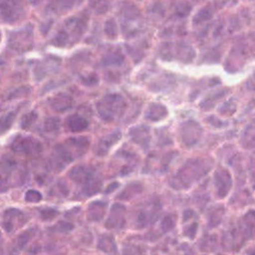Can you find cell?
Returning a JSON list of instances; mask_svg holds the SVG:
<instances>
[{"label":"cell","mask_w":255,"mask_h":255,"mask_svg":"<svg viewBox=\"0 0 255 255\" xmlns=\"http://www.w3.org/2000/svg\"><path fill=\"white\" fill-rule=\"evenodd\" d=\"M97 109L101 118L110 122L124 113L126 109V102L120 95H107L98 103Z\"/></svg>","instance_id":"obj_2"},{"label":"cell","mask_w":255,"mask_h":255,"mask_svg":"<svg viewBox=\"0 0 255 255\" xmlns=\"http://www.w3.org/2000/svg\"><path fill=\"white\" fill-rule=\"evenodd\" d=\"M19 0H1V14L4 21H15L22 14Z\"/></svg>","instance_id":"obj_6"},{"label":"cell","mask_w":255,"mask_h":255,"mask_svg":"<svg viewBox=\"0 0 255 255\" xmlns=\"http://www.w3.org/2000/svg\"><path fill=\"white\" fill-rule=\"evenodd\" d=\"M60 127V120L58 118H49L45 121L44 128L46 131H54L58 130Z\"/></svg>","instance_id":"obj_21"},{"label":"cell","mask_w":255,"mask_h":255,"mask_svg":"<svg viewBox=\"0 0 255 255\" xmlns=\"http://www.w3.org/2000/svg\"><path fill=\"white\" fill-rule=\"evenodd\" d=\"M210 12L207 9H202L201 11H199L196 15V17L194 18V22H201L204 21L206 19H208L210 17Z\"/></svg>","instance_id":"obj_26"},{"label":"cell","mask_w":255,"mask_h":255,"mask_svg":"<svg viewBox=\"0 0 255 255\" xmlns=\"http://www.w3.org/2000/svg\"><path fill=\"white\" fill-rule=\"evenodd\" d=\"M250 255H255V248L251 251V253H250Z\"/></svg>","instance_id":"obj_31"},{"label":"cell","mask_w":255,"mask_h":255,"mask_svg":"<svg viewBox=\"0 0 255 255\" xmlns=\"http://www.w3.org/2000/svg\"><path fill=\"white\" fill-rule=\"evenodd\" d=\"M37 119V113L35 112H30L28 114H26L21 121V127L22 128H28L31 125H33V123L36 121Z\"/></svg>","instance_id":"obj_20"},{"label":"cell","mask_w":255,"mask_h":255,"mask_svg":"<svg viewBox=\"0 0 255 255\" xmlns=\"http://www.w3.org/2000/svg\"><path fill=\"white\" fill-rule=\"evenodd\" d=\"M174 222H173V219L170 217V216H165L161 222V227L164 231H168L172 228Z\"/></svg>","instance_id":"obj_27"},{"label":"cell","mask_w":255,"mask_h":255,"mask_svg":"<svg viewBox=\"0 0 255 255\" xmlns=\"http://www.w3.org/2000/svg\"><path fill=\"white\" fill-rule=\"evenodd\" d=\"M249 172H250V177L254 182L255 185V151L253 152L252 156L250 157L249 161Z\"/></svg>","instance_id":"obj_28"},{"label":"cell","mask_w":255,"mask_h":255,"mask_svg":"<svg viewBox=\"0 0 255 255\" xmlns=\"http://www.w3.org/2000/svg\"><path fill=\"white\" fill-rule=\"evenodd\" d=\"M241 142L245 148H255V121L250 123L244 129Z\"/></svg>","instance_id":"obj_13"},{"label":"cell","mask_w":255,"mask_h":255,"mask_svg":"<svg viewBox=\"0 0 255 255\" xmlns=\"http://www.w3.org/2000/svg\"><path fill=\"white\" fill-rule=\"evenodd\" d=\"M13 121H14V114H13V113H10V114H8L5 118H3L1 130L4 131L6 128H9L11 127Z\"/></svg>","instance_id":"obj_25"},{"label":"cell","mask_w":255,"mask_h":255,"mask_svg":"<svg viewBox=\"0 0 255 255\" xmlns=\"http://www.w3.org/2000/svg\"><path fill=\"white\" fill-rule=\"evenodd\" d=\"M255 234V210L247 211L240 222L237 225V228H234L230 231L231 241L235 244L239 242L240 246L242 243L250 238H252Z\"/></svg>","instance_id":"obj_3"},{"label":"cell","mask_w":255,"mask_h":255,"mask_svg":"<svg viewBox=\"0 0 255 255\" xmlns=\"http://www.w3.org/2000/svg\"><path fill=\"white\" fill-rule=\"evenodd\" d=\"M42 199V194L37 191V190H34V189H31V190H28L25 194V200L27 202H39L40 200Z\"/></svg>","instance_id":"obj_22"},{"label":"cell","mask_w":255,"mask_h":255,"mask_svg":"<svg viewBox=\"0 0 255 255\" xmlns=\"http://www.w3.org/2000/svg\"><path fill=\"white\" fill-rule=\"evenodd\" d=\"M68 141L71 143V145H73V147L76 148L79 154H83L89 145V140L87 137H78V138L72 137V138H69Z\"/></svg>","instance_id":"obj_18"},{"label":"cell","mask_w":255,"mask_h":255,"mask_svg":"<svg viewBox=\"0 0 255 255\" xmlns=\"http://www.w3.org/2000/svg\"><path fill=\"white\" fill-rule=\"evenodd\" d=\"M49 104L56 112H65L72 108L73 99L67 94L60 93L51 98Z\"/></svg>","instance_id":"obj_9"},{"label":"cell","mask_w":255,"mask_h":255,"mask_svg":"<svg viewBox=\"0 0 255 255\" xmlns=\"http://www.w3.org/2000/svg\"><path fill=\"white\" fill-rule=\"evenodd\" d=\"M99 248H101L105 252H109V253H113V254L117 253L116 252L117 246L115 244L114 238L111 236H107V235L102 236L99 241Z\"/></svg>","instance_id":"obj_17"},{"label":"cell","mask_w":255,"mask_h":255,"mask_svg":"<svg viewBox=\"0 0 255 255\" xmlns=\"http://www.w3.org/2000/svg\"><path fill=\"white\" fill-rule=\"evenodd\" d=\"M106 203L105 202H92V204L89 206L88 210V217L90 220H96L99 221L103 218L105 214L106 209Z\"/></svg>","instance_id":"obj_14"},{"label":"cell","mask_w":255,"mask_h":255,"mask_svg":"<svg viewBox=\"0 0 255 255\" xmlns=\"http://www.w3.org/2000/svg\"><path fill=\"white\" fill-rule=\"evenodd\" d=\"M214 184L216 187V192L219 197H224L229 192L232 186V178L228 170L220 169L214 174Z\"/></svg>","instance_id":"obj_7"},{"label":"cell","mask_w":255,"mask_h":255,"mask_svg":"<svg viewBox=\"0 0 255 255\" xmlns=\"http://www.w3.org/2000/svg\"><path fill=\"white\" fill-rule=\"evenodd\" d=\"M85 22L80 18H71L64 23L63 28L59 31L54 39L57 46H70L76 43L85 30Z\"/></svg>","instance_id":"obj_1"},{"label":"cell","mask_w":255,"mask_h":255,"mask_svg":"<svg viewBox=\"0 0 255 255\" xmlns=\"http://www.w3.org/2000/svg\"><path fill=\"white\" fill-rule=\"evenodd\" d=\"M105 32L110 38H116L118 35V28L114 20H108L105 25Z\"/></svg>","instance_id":"obj_19"},{"label":"cell","mask_w":255,"mask_h":255,"mask_svg":"<svg viewBox=\"0 0 255 255\" xmlns=\"http://www.w3.org/2000/svg\"><path fill=\"white\" fill-rule=\"evenodd\" d=\"M40 214L44 220H48V219L50 220V219L54 218L56 215H58V211L55 209H52V208H45L40 211Z\"/></svg>","instance_id":"obj_24"},{"label":"cell","mask_w":255,"mask_h":255,"mask_svg":"<svg viewBox=\"0 0 255 255\" xmlns=\"http://www.w3.org/2000/svg\"><path fill=\"white\" fill-rule=\"evenodd\" d=\"M29 238H30V236L28 235V232L27 233H23V234H21L19 237H18V239H17V246H18V248H23L24 247V245L28 242V240H29Z\"/></svg>","instance_id":"obj_29"},{"label":"cell","mask_w":255,"mask_h":255,"mask_svg":"<svg viewBox=\"0 0 255 255\" xmlns=\"http://www.w3.org/2000/svg\"><path fill=\"white\" fill-rule=\"evenodd\" d=\"M78 2L79 0H51L49 8L53 11H65L74 7Z\"/></svg>","instance_id":"obj_16"},{"label":"cell","mask_w":255,"mask_h":255,"mask_svg":"<svg viewBox=\"0 0 255 255\" xmlns=\"http://www.w3.org/2000/svg\"><path fill=\"white\" fill-rule=\"evenodd\" d=\"M166 109L161 105H151L147 111L146 118L152 121H158L165 117L166 115Z\"/></svg>","instance_id":"obj_15"},{"label":"cell","mask_w":255,"mask_h":255,"mask_svg":"<svg viewBox=\"0 0 255 255\" xmlns=\"http://www.w3.org/2000/svg\"><path fill=\"white\" fill-rule=\"evenodd\" d=\"M94 172H95L94 168H92L90 166L77 165L70 170L69 175L71 176V178L74 181H76L78 183H83L84 185H86L87 183H89L90 181L95 179Z\"/></svg>","instance_id":"obj_8"},{"label":"cell","mask_w":255,"mask_h":255,"mask_svg":"<svg viewBox=\"0 0 255 255\" xmlns=\"http://www.w3.org/2000/svg\"><path fill=\"white\" fill-rule=\"evenodd\" d=\"M10 148L17 153H23L27 155L39 154L43 149L42 143L31 136L15 137L10 144Z\"/></svg>","instance_id":"obj_4"},{"label":"cell","mask_w":255,"mask_h":255,"mask_svg":"<svg viewBox=\"0 0 255 255\" xmlns=\"http://www.w3.org/2000/svg\"><path fill=\"white\" fill-rule=\"evenodd\" d=\"M120 137H121V132H120V131H116V132L110 133V134H108L107 136L103 137V138L99 141V143H98V145H97V148H96V150H95V152L97 153V155H99V156L105 155V154L109 151L110 147H111L113 144H115V143L119 140Z\"/></svg>","instance_id":"obj_11"},{"label":"cell","mask_w":255,"mask_h":255,"mask_svg":"<svg viewBox=\"0 0 255 255\" xmlns=\"http://www.w3.org/2000/svg\"><path fill=\"white\" fill-rule=\"evenodd\" d=\"M30 1H31V2H33L34 4H36L37 2H39V1H41V0H30Z\"/></svg>","instance_id":"obj_30"},{"label":"cell","mask_w":255,"mask_h":255,"mask_svg":"<svg viewBox=\"0 0 255 255\" xmlns=\"http://www.w3.org/2000/svg\"><path fill=\"white\" fill-rule=\"evenodd\" d=\"M51 229L54 231H58V232H67V231H70L73 229V225L71 223L61 221V222H58L56 225H54L53 228H51Z\"/></svg>","instance_id":"obj_23"},{"label":"cell","mask_w":255,"mask_h":255,"mask_svg":"<svg viewBox=\"0 0 255 255\" xmlns=\"http://www.w3.org/2000/svg\"><path fill=\"white\" fill-rule=\"evenodd\" d=\"M67 127L73 132H79L87 128L88 122L81 116L72 115L67 120Z\"/></svg>","instance_id":"obj_12"},{"label":"cell","mask_w":255,"mask_h":255,"mask_svg":"<svg viewBox=\"0 0 255 255\" xmlns=\"http://www.w3.org/2000/svg\"><path fill=\"white\" fill-rule=\"evenodd\" d=\"M72 160H73L72 154L68 151V149L64 145L58 144L57 146H55L52 154V158H51L52 167L54 169H56L57 171H60L63 168H65Z\"/></svg>","instance_id":"obj_5"},{"label":"cell","mask_w":255,"mask_h":255,"mask_svg":"<svg viewBox=\"0 0 255 255\" xmlns=\"http://www.w3.org/2000/svg\"><path fill=\"white\" fill-rule=\"evenodd\" d=\"M125 207L119 204H115L111 210L110 217L106 223L108 228H118L125 223Z\"/></svg>","instance_id":"obj_10"}]
</instances>
